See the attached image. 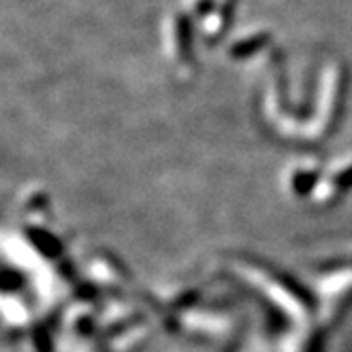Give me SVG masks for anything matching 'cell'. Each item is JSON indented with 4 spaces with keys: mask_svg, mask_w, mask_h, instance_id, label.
<instances>
[{
    "mask_svg": "<svg viewBox=\"0 0 352 352\" xmlns=\"http://www.w3.org/2000/svg\"><path fill=\"white\" fill-rule=\"evenodd\" d=\"M176 45H178V55L184 63L192 61L194 55V22L188 14H178L175 20Z\"/></svg>",
    "mask_w": 352,
    "mask_h": 352,
    "instance_id": "1",
    "label": "cell"
},
{
    "mask_svg": "<svg viewBox=\"0 0 352 352\" xmlns=\"http://www.w3.org/2000/svg\"><path fill=\"white\" fill-rule=\"evenodd\" d=\"M270 39H272V36H270L268 32H261V34H254L251 38L241 39V41L231 45L229 57H231V59H237V61H241V59H249L252 55H256L258 51H263L264 47H268Z\"/></svg>",
    "mask_w": 352,
    "mask_h": 352,
    "instance_id": "2",
    "label": "cell"
},
{
    "mask_svg": "<svg viewBox=\"0 0 352 352\" xmlns=\"http://www.w3.org/2000/svg\"><path fill=\"white\" fill-rule=\"evenodd\" d=\"M215 8H217V0H198L194 6V14H196V18H206L215 12Z\"/></svg>",
    "mask_w": 352,
    "mask_h": 352,
    "instance_id": "3",
    "label": "cell"
}]
</instances>
